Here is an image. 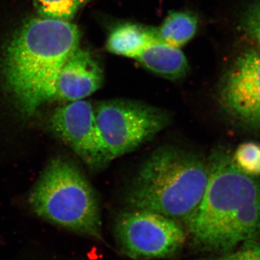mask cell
<instances>
[{
    "label": "cell",
    "instance_id": "12",
    "mask_svg": "<svg viewBox=\"0 0 260 260\" xmlns=\"http://www.w3.org/2000/svg\"><path fill=\"white\" fill-rule=\"evenodd\" d=\"M198 18L189 12H173L155 29L157 37L160 41L180 48L191 41L198 30Z\"/></svg>",
    "mask_w": 260,
    "mask_h": 260
},
{
    "label": "cell",
    "instance_id": "2",
    "mask_svg": "<svg viewBox=\"0 0 260 260\" xmlns=\"http://www.w3.org/2000/svg\"><path fill=\"white\" fill-rule=\"evenodd\" d=\"M79 29L67 20L32 18L15 32L3 53L2 68L19 112L30 117L54 102L58 75L79 47Z\"/></svg>",
    "mask_w": 260,
    "mask_h": 260
},
{
    "label": "cell",
    "instance_id": "5",
    "mask_svg": "<svg viewBox=\"0 0 260 260\" xmlns=\"http://www.w3.org/2000/svg\"><path fill=\"white\" fill-rule=\"evenodd\" d=\"M94 111L107 164L153 139L170 121L166 111L133 101H104Z\"/></svg>",
    "mask_w": 260,
    "mask_h": 260
},
{
    "label": "cell",
    "instance_id": "13",
    "mask_svg": "<svg viewBox=\"0 0 260 260\" xmlns=\"http://www.w3.org/2000/svg\"><path fill=\"white\" fill-rule=\"evenodd\" d=\"M42 18L70 21L87 0H34Z\"/></svg>",
    "mask_w": 260,
    "mask_h": 260
},
{
    "label": "cell",
    "instance_id": "14",
    "mask_svg": "<svg viewBox=\"0 0 260 260\" xmlns=\"http://www.w3.org/2000/svg\"><path fill=\"white\" fill-rule=\"evenodd\" d=\"M234 164L243 172L252 176H260V144L249 142L238 147L232 156Z\"/></svg>",
    "mask_w": 260,
    "mask_h": 260
},
{
    "label": "cell",
    "instance_id": "16",
    "mask_svg": "<svg viewBox=\"0 0 260 260\" xmlns=\"http://www.w3.org/2000/svg\"><path fill=\"white\" fill-rule=\"evenodd\" d=\"M213 260H260V244L247 243L244 249Z\"/></svg>",
    "mask_w": 260,
    "mask_h": 260
},
{
    "label": "cell",
    "instance_id": "8",
    "mask_svg": "<svg viewBox=\"0 0 260 260\" xmlns=\"http://www.w3.org/2000/svg\"><path fill=\"white\" fill-rule=\"evenodd\" d=\"M49 124L53 133L92 170L107 165L91 103L84 99L68 102L54 111Z\"/></svg>",
    "mask_w": 260,
    "mask_h": 260
},
{
    "label": "cell",
    "instance_id": "11",
    "mask_svg": "<svg viewBox=\"0 0 260 260\" xmlns=\"http://www.w3.org/2000/svg\"><path fill=\"white\" fill-rule=\"evenodd\" d=\"M156 37L155 29L137 24H121L109 34L107 48L112 54L135 59Z\"/></svg>",
    "mask_w": 260,
    "mask_h": 260
},
{
    "label": "cell",
    "instance_id": "10",
    "mask_svg": "<svg viewBox=\"0 0 260 260\" xmlns=\"http://www.w3.org/2000/svg\"><path fill=\"white\" fill-rule=\"evenodd\" d=\"M135 59L154 74L168 80L181 79L189 72L187 59L181 49L166 44L158 37Z\"/></svg>",
    "mask_w": 260,
    "mask_h": 260
},
{
    "label": "cell",
    "instance_id": "1",
    "mask_svg": "<svg viewBox=\"0 0 260 260\" xmlns=\"http://www.w3.org/2000/svg\"><path fill=\"white\" fill-rule=\"evenodd\" d=\"M203 200L186 223L195 244L229 251L240 243L260 242V179L243 172L225 150L208 159Z\"/></svg>",
    "mask_w": 260,
    "mask_h": 260
},
{
    "label": "cell",
    "instance_id": "7",
    "mask_svg": "<svg viewBox=\"0 0 260 260\" xmlns=\"http://www.w3.org/2000/svg\"><path fill=\"white\" fill-rule=\"evenodd\" d=\"M219 99L227 115L243 125L260 129V52L244 51L220 83Z\"/></svg>",
    "mask_w": 260,
    "mask_h": 260
},
{
    "label": "cell",
    "instance_id": "9",
    "mask_svg": "<svg viewBox=\"0 0 260 260\" xmlns=\"http://www.w3.org/2000/svg\"><path fill=\"white\" fill-rule=\"evenodd\" d=\"M104 74L88 51L76 49L61 68L56 82L54 102L83 100L101 88Z\"/></svg>",
    "mask_w": 260,
    "mask_h": 260
},
{
    "label": "cell",
    "instance_id": "3",
    "mask_svg": "<svg viewBox=\"0 0 260 260\" xmlns=\"http://www.w3.org/2000/svg\"><path fill=\"white\" fill-rule=\"evenodd\" d=\"M209 179V164L191 152L174 147L154 151L129 184L126 201L144 210L186 223L200 206Z\"/></svg>",
    "mask_w": 260,
    "mask_h": 260
},
{
    "label": "cell",
    "instance_id": "15",
    "mask_svg": "<svg viewBox=\"0 0 260 260\" xmlns=\"http://www.w3.org/2000/svg\"><path fill=\"white\" fill-rule=\"evenodd\" d=\"M243 29L255 44L260 52V0H255L248 8L243 16Z\"/></svg>",
    "mask_w": 260,
    "mask_h": 260
},
{
    "label": "cell",
    "instance_id": "4",
    "mask_svg": "<svg viewBox=\"0 0 260 260\" xmlns=\"http://www.w3.org/2000/svg\"><path fill=\"white\" fill-rule=\"evenodd\" d=\"M30 205L41 218L68 230L103 240L96 193L71 162L51 160L30 195Z\"/></svg>",
    "mask_w": 260,
    "mask_h": 260
},
{
    "label": "cell",
    "instance_id": "6",
    "mask_svg": "<svg viewBox=\"0 0 260 260\" xmlns=\"http://www.w3.org/2000/svg\"><path fill=\"white\" fill-rule=\"evenodd\" d=\"M115 232L121 251L135 259L170 257L181 250L186 240L179 221L144 210L119 215Z\"/></svg>",
    "mask_w": 260,
    "mask_h": 260
}]
</instances>
